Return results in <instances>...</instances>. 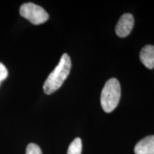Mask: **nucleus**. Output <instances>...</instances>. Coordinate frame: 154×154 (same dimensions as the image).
Segmentation results:
<instances>
[{
    "label": "nucleus",
    "mask_w": 154,
    "mask_h": 154,
    "mask_svg": "<svg viewBox=\"0 0 154 154\" xmlns=\"http://www.w3.org/2000/svg\"><path fill=\"white\" fill-rule=\"evenodd\" d=\"M72 68L71 58L67 54L61 56L59 63L44 82L43 88L46 94L50 95L57 91L66 79Z\"/></svg>",
    "instance_id": "obj_1"
},
{
    "label": "nucleus",
    "mask_w": 154,
    "mask_h": 154,
    "mask_svg": "<svg viewBox=\"0 0 154 154\" xmlns=\"http://www.w3.org/2000/svg\"><path fill=\"white\" fill-rule=\"evenodd\" d=\"M121 98L120 83L116 78L108 80L101 94V104L103 110L111 113L118 106Z\"/></svg>",
    "instance_id": "obj_2"
},
{
    "label": "nucleus",
    "mask_w": 154,
    "mask_h": 154,
    "mask_svg": "<svg viewBox=\"0 0 154 154\" xmlns=\"http://www.w3.org/2000/svg\"><path fill=\"white\" fill-rule=\"evenodd\" d=\"M20 15L28 19L34 25L42 24L49 19V14L40 6L29 2L25 3L20 7Z\"/></svg>",
    "instance_id": "obj_3"
},
{
    "label": "nucleus",
    "mask_w": 154,
    "mask_h": 154,
    "mask_svg": "<svg viewBox=\"0 0 154 154\" xmlns=\"http://www.w3.org/2000/svg\"><path fill=\"white\" fill-rule=\"evenodd\" d=\"M134 25V17L131 14L126 13L123 14L116 26V33L119 37H126L131 32Z\"/></svg>",
    "instance_id": "obj_4"
},
{
    "label": "nucleus",
    "mask_w": 154,
    "mask_h": 154,
    "mask_svg": "<svg viewBox=\"0 0 154 154\" xmlns=\"http://www.w3.org/2000/svg\"><path fill=\"white\" fill-rule=\"evenodd\" d=\"M134 152L136 154H154V136H146L138 141Z\"/></svg>",
    "instance_id": "obj_5"
},
{
    "label": "nucleus",
    "mask_w": 154,
    "mask_h": 154,
    "mask_svg": "<svg viewBox=\"0 0 154 154\" xmlns=\"http://www.w3.org/2000/svg\"><path fill=\"white\" fill-rule=\"evenodd\" d=\"M140 60L146 68H154V46L146 45L142 48L140 52Z\"/></svg>",
    "instance_id": "obj_6"
},
{
    "label": "nucleus",
    "mask_w": 154,
    "mask_h": 154,
    "mask_svg": "<svg viewBox=\"0 0 154 154\" xmlns=\"http://www.w3.org/2000/svg\"><path fill=\"white\" fill-rule=\"evenodd\" d=\"M82 142L80 138H76L70 143L67 154H82Z\"/></svg>",
    "instance_id": "obj_7"
},
{
    "label": "nucleus",
    "mask_w": 154,
    "mask_h": 154,
    "mask_svg": "<svg viewBox=\"0 0 154 154\" xmlns=\"http://www.w3.org/2000/svg\"><path fill=\"white\" fill-rule=\"evenodd\" d=\"M26 154H42V150L35 143H29L26 149Z\"/></svg>",
    "instance_id": "obj_8"
},
{
    "label": "nucleus",
    "mask_w": 154,
    "mask_h": 154,
    "mask_svg": "<svg viewBox=\"0 0 154 154\" xmlns=\"http://www.w3.org/2000/svg\"><path fill=\"white\" fill-rule=\"evenodd\" d=\"M7 76H8V71L5 65L0 62V86H1L2 82L7 79Z\"/></svg>",
    "instance_id": "obj_9"
}]
</instances>
